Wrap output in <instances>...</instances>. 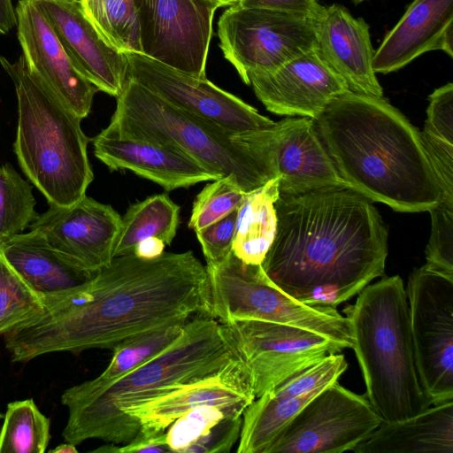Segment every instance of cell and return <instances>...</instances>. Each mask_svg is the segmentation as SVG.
Wrapping results in <instances>:
<instances>
[{
    "label": "cell",
    "instance_id": "1",
    "mask_svg": "<svg viewBox=\"0 0 453 453\" xmlns=\"http://www.w3.org/2000/svg\"><path fill=\"white\" fill-rule=\"evenodd\" d=\"M42 311L4 334L12 362L113 349L147 331L212 317L206 267L192 251L115 257L84 283L40 295Z\"/></svg>",
    "mask_w": 453,
    "mask_h": 453
},
{
    "label": "cell",
    "instance_id": "2",
    "mask_svg": "<svg viewBox=\"0 0 453 453\" xmlns=\"http://www.w3.org/2000/svg\"><path fill=\"white\" fill-rule=\"evenodd\" d=\"M274 240L261 264L295 300L336 308L383 276L388 231L372 201L345 186L280 194Z\"/></svg>",
    "mask_w": 453,
    "mask_h": 453
},
{
    "label": "cell",
    "instance_id": "3",
    "mask_svg": "<svg viewBox=\"0 0 453 453\" xmlns=\"http://www.w3.org/2000/svg\"><path fill=\"white\" fill-rule=\"evenodd\" d=\"M313 120L340 177L371 201L419 212L443 198L420 132L382 96L349 89Z\"/></svg>",
    "mask_w": 453,
    "mask_h": 453
},
{
    "label": "cell",
    "instance_id": "4",
    "mask_svg": "<svg viewBox=\"0 0 453 453\" xmlns=\"http://www.w3.org/2000/svg\"><path fill=\"white\" fill-rule=\"evenodd\" d=\"M234 358L220 323L212 317L195 316L176 342L111 385L90 392L75 386L65 389L61 403L68 418L62 436L76 446L89 439L127 443L140 430L125 413L129 407L171 386L214 373Z\"/></svg>",
    "mask_w": 453,
    "mask_h": 453
},
{
    "label": "cell",
    "instance_id": "5",
    "mask_svg": "<svg viewBox=\"0 0 453 453\" xmlns=\"http://www.w3.org/2000/svg\"><path fill=\"white\" fill-rule=\"evenodd\" d=\"M357 295L343 313L365 395L382 422L411 418L431 403L418 380L403 280L398 275L383 277Z\"/></svg>",
    "mask_w": 453,
    "mask_h": 453
},
{
    "label": "cell",
    "instance_id": "6",
    "mask_svg": "<svg viewBox=\"0 0 453 453\" xmlns=\"http://www.w3.org/2000/svg\"><path fill=\"white\" fill-rule=\"evenodd\" d=\"M0 64L17 95L14 150L23 173L50 205H72L94 179L82 119L29 72L23 55L15 62L0 56Z\"/></svg>",
    "mask_w": 453,
    "mask_h": 453
},
{
    "label": "cell",
    "instance_id": "7",
    "mask_svg": "<svg viewBox=\"0 0 453 453\" xmlns=\"http://www.w3.org/2000/svg\"><path fill=\"white\" fill-rule=\"evenodd\" d=\"M101 133L172 147L218 177L232 180L245 193L273 180L258 157L237 134L171 105L130 78L117 96L110 124Z\"/></svg>",
    "mask_w": 453,
    "mask_h": 453
},
{
    "label": "cell",
    "instance_id": "8",
    "mask_svg": "<svg viewBox=\"0 0 453 453\" xmlns=\"http://www.w3.org/2000/svg\"><path fill=\"white\" fill-rule=\"evenodd\" d=\"M212 318L220 323L256 319L288 324L319 334L341 348H352L349 323L334 307L302 303L275 287L261 265H250L232 251L206 265Z\"/></svg>",
    "mask_w": 453,
    "mask_h": 453
},
{
    "label": "cell",
    "instance_id": "9",
    "mask_svg": "<svg viewBox=\"0 0 453 453\" xmlns=\"http://www.w3.org/2000/svg\"><path fill=\"white\" fill-rule=\"evenodd\" d=\"M406 295L418 380L431 405L453 401V276L424 265Z\"/></svg>",
    "mask_w": 453,
    "mask_h": 453
},
{
    "label": "cell",
    "instance_id": "10",
    "mask_svg": "<svg viewBox=\"0 0 453 453\" xmlns=\"http://www.w3.org/2000/svg\"><path fill=\"white\" fill-rule=\"evenodd\" d=\"M218 36L224 58L247 85L250 74L272 72L318 47L316 20L238 4L219 17Z\"/></svg>",
    "mask_w": 453,
    "mask_h": 453
},
{
    "label": "cell",
    "instance_id": "11",
    "mask_svg": "<svg viewBox=\"0 0 453 453\" xmlns=\"http://www.w3.org/2000/svg\"><path fill=\"white\" fill-rule=\"evenodd\" d=\"M220 326L256 398L325 357L343 350L319 334L288 324L239 319Z\"/></svg>",
    "mask_w": 453,
    "mask_h": 453
},
{
    "label": "cell",
    "instance_id": "12",
    "mask_svg": "<svg viewBox=\"0 0 453 453\" xmlns=\"http://www.w3.org/2000/svg\"><path fill=\"white\" fill-rule=\"evenodd\" d=\"M381 422L365 394H356L337 380L303 406L265 453L352 451Z\"/></svg>",
    "mask_w": 453,
    "mask_h": 453
},
{
    "label": "cell",
    "instance_id": "13",
    "mask_svg": "<svg viewBox=\"0 0 453 453\" xmlns=\"http://www.w3.org/2000/svg\"><path fill=\"white\" fill-rule=\"evenodd\" d=\"M142 54L171 68L205 78L214 13L211 0H134Z\"/></svg>",
    "mask_w": 453,
    "mask_h": 453
},
{
    "label": "cell",
    "instance_id": "14",
    "mask_svg": "<svg viewBox=\"0 0 453 453\" xmlns=\"http://www.w3.org/2000/svg\"><path fill=\"white\" fill-rule=\"evenodd\" d=\"M130 78L171 105L232 134L274 124L257 109L205 78L171 68L142 54L126 53Z\"/></svg>",
    "mask_w": 453,
    "mask_h": 453
},
{
    "label": "cell",
    "instance_id": "15",
    "mask_svg": "<svg viewBox=\"0 0 453 453\" xmlns=\"http://www.w3.org/2000/svg\"><path fill=\"white\" fill-rule=\"evenodd\" d=\"M238 135L262 159L271 177L279 178L280 194L349 187L327 154L313 119L288 117L267 128Z\"/></svg>",
    "mask_w": 453,
    "mask_h": 453
},
{
    "label": "cell",
    "instance_id": "16",
    "mask_svg": "<svg viewBox=\"0 0 453 453\" xmlns=\"http://www.w3.org/2000/svg\"><path fill=\"white\" fill-rule=\"evenodd\" d=\"M120 225L111 205L84 196L69 206L50 205L29 227L74 265L96 273L113 258Z\"/></svg>",
    "mask_w": 453,
    "mask_h": 453
},
{
    "label": "cell",
    "instance_id": "17",
    "mask_svg": "<svg viewBox=\"0 0 453 453\" xmlns=\"http://www.w3.org/2000/svg\"><path fill=\"white\" fill-rule=\"evenodd\" d=\"M347 368L343 355L330 354L255 398L242 415L237 452L265 453L303 406Z\"/></svg>",
    "mask_w": 453,
    "mask_h": 453
},
{
    "label": "cell",
    "instance_id": "18",
    "mask_svg": "<svg viewBox=\"0 0 453 453\" xmlns=\"http://www.w3.org/2000/svg\"><path fill=\"white\" fill-rule=\"evenodd\" d=\"M17 35L29 72L81 119L88 115L99 91L73 65L33 0L15 7Z\"/></svg>",
    "mask_w": 453,
    "mask_h": 453
},
{
    "label": "cell",
    "instance_id": "19",
    "mask_svg": "<svg viewBox=\"0 0 453 453\" xmlns=\"http://www.w3.org/2000/svg\"><path fill=\"white\" fill-rule=\"evenodd\" d=\"M249 82L269 111L313 119L334 97L349 90L318 47L272 72L250 74Z\"/></svg>",
    "mask_w": 453,
    "mask_h": 453
},
{
    "label": "cell",
    "instance_id": "20",
    "mask_svg": "<svg viewBox=\"0 0 453 453\" xmlns=\"http://www.w3.org/2000/svg\"><path fill=\"white\" fill-rule=\"evenodd\" d=\"M81 73L117 97L127 79L126 53L113 47L85 15L80 2L33 0Z\"/></svg>",
    "mask_w": 453,
    "mask_h": 453
},
{
    "label": "cell",
    "instance_id": "21",
    "mask_svg": "<svg viewBox=\"0 0 453 453\" xmlns=\"http://www.w3.org/2000/svg\"><path fill=\"white\" fill-rule=\"evenodd\" d=\"M255 395L250 378L234 357L221 370L164 389L157 396L129 407L125 413L140 428L165 431L179 417L205 404L249 406Z\"/></svg>",
    "mask_w": 453,
    "mask_h": 453
},
{
    "label": "cell",
    "instance_id": "22",
    "mask_svg": "<svg viewBox=\"0 0 453 453\" xmlns=\"http://www.w3.org/2000/svg\"><path fill=\"white\" fill-rule=\"evenodd\" d=\"M92 142L95 157L111 170H130L167 191L220 179L192 157L156 142L100 132Z\"/></svg>",
    "mask_w": 453,
    "mask_h": 453
},
{
    "label": "cell",
    "instance_id": "23",
    "mask_svg": "<svg viewBox=\"0 0 453 453\" xmlns=\"http://www.w3.org/2000/svg\"><path fill=\"white\" fill-rule=\"evenodd\" d=\"M452 44L453 0H413L374 51L372 67L387 74L432 50L453 58Z\"/></svg>",
    "mask_w": 453,
    "mask_h": 453
},
{
    "label": "cell",
    "instance_id": "24",
    "mask_svg": "<svg viewBox=\"0 0 453 453\" xmlns=\"http://www.w3.org/2000/svg\"><path fill=\"white\" fill-rule=\"evenodd\" d=\"M316 36L321 56L349 90L383 96L372 67L374 50L369 26L362 18H354L339 4L325 6L316 20Z\"/></svg>",
    "mask_w": 453,
    "mask_h": 453
},
{
    "label": "cell",
    "instance_id": "25",
    "mask_svg": "<svg viewBox=\"0 0 453 453\" xmlns=\"http://www.w3.org/2000/svg\"><path fill=\"white\" fill-rule=\"evenodd\" d=\"M355 453H453V401L433 404L397 422L381 424Z\"/></svg>",
    "mask_w": 453,
    "mask_h": 453
},
{
    "label": "cell",
    "instance_id": "26",
    "mask_svg": "<svg viewBox=\"0 0 453 453\" xmlns=\"http://www.w3.org/2000/svg\"><path fill=\"white\" fill-rule=\"evenodd\" d=\"M0 250L12 267L39 295L72 288L96 274L74 265L31 231L0 241Z\"/></svg>",
    "mask_w": 453,
    "mask_h": 453
},
{
    "label": "cell",
    "instance_id": "27",
    "mask_svg": "<svg viewBox=\"0 0 453 453\" xmlns=\"http://www.w3.org/2000/svg\"><path fill=\"white\" fill-rule=\"evenodd\" d=\"M244 404H205L176 418L165 430L171 452L228 453L240 438Z\"/></svg>",
    "mask_w": 453,
    "mask_h": 453
},
{
    "label": "cell",
    "instance_id": "28",
    "mask_svg": "<svg viewBox=\"0 0 453 453\" xmlns=\"http://www.w3.org/2000/svg\"><path fill=\"white\" fill-rule=\"evenodd\" d=\"M279 178L246 193L237 210L232 252L250 265H261L274 240Z\"/></svg>",
    "mask_w": 453,
    "mask_h": 453
},
{
    "label": "cell",
    "instance_id": "29",
    "mask_svg": "<svg viewBox=\"0 0 453 453\" xmlns=\"http://www.w3.org/2000/svg\"><path fill=\"white\" fill-rule=\"evenodd\" d=\"M180 206L166 194L155 195L129 206L113 249V257L133 252L147 238H158L170 245L180 223Z\"/></svg>",
    "mask_w": 453,
    "mask_h": 453
},
{
    "label": "cell",
    "instance_id": "30",
    "mask_svg": "<svg viewBox=\"0 0 453 453\" xmlns=\"http://www.w3.org/2000/svg\"><path fill=\"white\" fill-rule=\"evenodd\" d=\"M185 324L157 327L132 337L117 345L104 371L93 380L74 385L81 391H96L124 377L152 359L183 334Z\"/></svg>",
    "mask_w": 453,
    "mask_h": 453
},
{
    "label": "cell",
    "instance_id": "31",
    "mask_svg": "<svg viewBox=\"0 0 453 453\" xmlns=\"http://www.w3.org/2000/svg\"><path fill=\"white\" fill-rule=\"evenodd\" d=\"M50 420L32 398L7 404L0 430V453H43L50 441Z\"/></svg>",
    "mask_w": 453,
    "mask_h": 453
},
{
    "label": "cell",
    "instance_id": "32",
    "mask_svg": "<svg viewBox=\"0 0 453 453\" xmlns=\"http://www.w3.org/2000/svg\"><path fill=\"white\" fill-rule=\"evenodd\" d=\"M87 18L99 33L124 53L142 54L134 0H81Z\"/></svg>",
    "mask_w": 453,
    "mask_h": 453
},
{
    "label": "cell",
    "instance_id": "33",
    "mask_svg": "<svg viewBox=\"0 0 453 453\" xmlns=\"http://www.w3.org/2000/svg\"><path fill=\"white\" fill-rule=\"evenodd\" d=\"M31 185L10 165L0 166V241L21 234L37 219Z\"/></svg>",
    "mask_w": 453,
    "mask_h": 453
},
{
    "label": "cell",
    "instance_id": "34",
    "mask_svg": "<svg viewBox=\"0 0 453 453\" xmlns=\"http://www.w3.org/2000/svg\"><path fill=\"white\" fill-rule=\"evenodd\" d=\"M42 310L41 296L12 267L0 250V334Z\"/></svg>",
    "mask_w": 453,
    "mask_h": 453
},
{
    "label": "cell",
    "instance_id": "35",
    "mask_svg": "<svg viewBox=\"0 0 453 453\" xmlns=\"http://www.w3.org/2000/svg\"><path fill=\"white\" fill-rule=\"evenodd\" d=\"M245 195L228 178H220L208 183L193 203L189 228L197 231L238 210Z\"/></svg>",
    "mask_w": 453,
    "mask_h": 453
},
{
    "label": "cell",
    "instance_id": "36",
    "mask_svg": "<svg viewBox=\"0 0 453 453\" xmlns=\"http://www.w3.org/2000/svg\"><path fill=\"white\" fill-rule=\"evenodd\" d=\"M428 211L432 227L426 265L453 276V203L442 198Z\"/></svg>",
    "mask_w": 453,
    "mask_h": 453
},
{
    "label": "cell",
    "instance_id": "37",
    "mask_svg": "<svg viewBox=\"0 0 453 453\" xmlns=\"http://www.w3.org/2000/svg\"><path fill=\"white\" fill-rule=\"evenodd\" d=\"M236 218L237 210L203 228L195 231L202 247L206 265H217L231 253Z\"/></svg>",
    "mask_w": 453,
    "mask_h": 453
},
{
    "label": "cell",
    "instance_id": "38",
    "mask_svg": "<svg viewBox=\"0 0 453 453\" xmlns=\"http://www.w3.org/2000/svg\"><path fill=\"white\" fill-rule=\"evenodd\" d=\"M424 131L453 144V84L436 88L429 96Z\"/></svg>",
    "mask_w": 453,
    "mask_h": 453
},
{
    "label": "cell",
    "instance_id": "39",
    "mask_svg": "<svg viewBox=\"0 0 453 453\" xmlns=\"http://www.w3.org/2000/svg\"><path fill=\"white\" fill-rule=\"evenodd\" d=\"M421 141L443 192V199L453 203V144L420 132Z\"/></svg>",
    "mask_w": 453,
    "mask_h": 453
},
{
    "label": "cell",
    "instance_id": "40",
    "mask_svg": "<svg viewBox=\"0 0 453 453\" xmlns=\"http://www.w3.org/2000/svg\"><path fill=\"white\" fill-rule=\"evenodd\" d=\"M238 5L245 8L272 10L295 16L319 19L325 6L319 0H241Z\"/></svg>",
    "mask_w": 453,
    "mask_h": 453
},
{
    "label": "cell",
    "instance_id": "41",
    "mask_svg": "<svg viewBox=\"0 0 453 453\" xmlns=\"http://www.w3.org/2000/svg\"><path fill=\"white\" fill-rule=\"evenodd\" d=\"M171 452L166 443L165 431L140 428L127 443L117 447L116 453H165Z\"/></svg>",
    "mask_w": 453,
    "mask_h": 453
},
{
    "label": "cell",
    "instance_id": "42",
    "mask_svg": "<svg viewBox=\"0 0 453 453\" xmlns=\"http://www.w3.org/2000/svg\"><path fill=\"white\" fill-rule=\"evenodd\" d=\"M165 246L158 238H147L138 242L132 253L144 259L156 258L164 253Z\"/></svg>",
    "mask_w": 453,
    "mask_h": 453
},
{
    "label": "cell",
    "instance_id": "43",
    "mask_svg": "<svg viewBox=\"0 0 453 453\" xmlns=\"http://www.w3.org/2000/svg\"><path fill=\"white\" fill-rule=\"evenodd\" d=\"M17 26V16L12 0H0V35H6Z\"/></svg>",
    "mask_w": 453,
    "mask_h": 453
},
{
    "label": "cell",
    "instance_id": "44",
    "mask_svg": "<svg viewBox=\"0 0 453 453\" xmlns=\"http://www.w3.org/2000/svg\"><path fill=\"white\" fill-rule=\"evenodd\" d=\"M52 453H77L78 449H76V445L72 444L70 442L61 443L57 446L55 449H51Z\"/></svg>",
    "mask_w": 453,
    "mask_h": 453
},
{
    "label": "cell",
    "instance_id": "45",
    "mask_svg": "<svg viewBox=\"0 0 453 453\" xmlns=\"http://www.w3.org/2000/svg\"><path fill=\"white\" fill-rule=\"evenodd\" d=\"M216 4H218L220 7L223 6H232L237 4L241 2V0H211Z\"/></svg>",
    "mask_w": 453,
    "mask_h": 453
},
{
    "label": "cell",
    "instance_id": "46",
    "mask_svg": "<svg viewBox=\"0 0 453 453\" xmlns=\"http://www.w3.org/2000/svg\"><path fill=\"white\" fill-rule=\"evenodd\" d=\"M353 2V4H361L363 3L364 1H366V0H351Z\"/></svg>",
    "mask_w": 453,
    "mask_h": 453
},
{
    "label": "cell",
    "instance_id": "47",
    "mask_svg": "<svg viewBox=\"0 0 453 453\" xmlns=\"http://www.w3.org/2000/svg\"><path fill=\"white\" fill-rule=\"evenodd\" d=\"M2 418H4V415H3V413L0 411V419H1Z\"/></svg>",
    "mask_w": 453,
    "mask_h": 453
},
{
    "label": "cell",
    "instance_id": "48",
    "mask_svg": "<svg viewBox=\"0 0 453 453\" xmlns=\"http://www.w3.org/2000/svg\"><path fill=\"white\" fill-rule=\"evenodd\" d=\"M72 1L81 2V0H72Z\"/></svg>",
    "mask_w": 453,
    "mask_h": 453
}]
</instances>
